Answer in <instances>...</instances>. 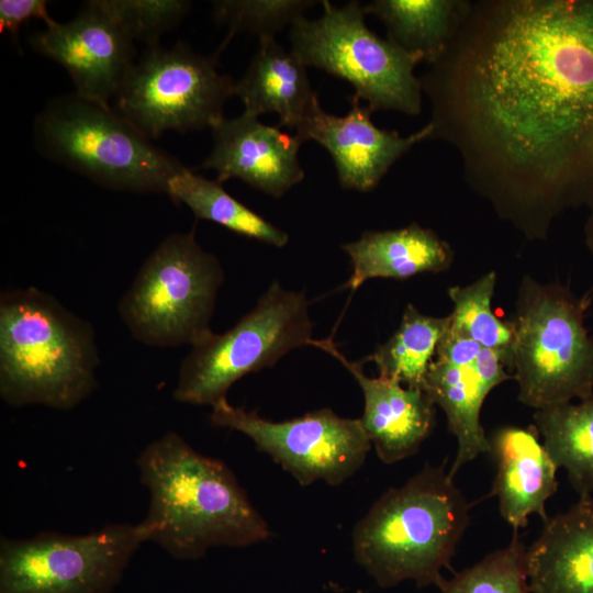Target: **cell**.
<instances>
[{"instance_id": "31", "label": "cell", "mask_w": 593, "mask_h": 593, "mask_svg": "<svg viewBox=\"0 0 593 593\" xmlns=\"http://www.w3.org/2000/svg\"><path fill=\"white\" fill-rule=\"evenodd\" d=\"M481 348L474 340L448 328L437 346L436 357L458 367H471Z\"/></svg>"}, {"instance_id": "9", "label": "cell", "mask_w": 593, "mask_h": 593, "mask_svg": "<svg viewBox=\"0 0 593 593\" xmlns=\"http://www.w3.org/2000/svg\"><path fill=\"white\" fill-rule=\"evenodd\" d=\"M322 5L318 19L302 16L290 26L291 51L306 67L348 81L354 96L373 112L419 114L423 89L414 74L418 61L368 29L360 2L336 7L323 0Z\"/></svg>"}, {"instance_id": "18", "label": "cell", "mask_w": 593, "mask_h": 593, "mask_svg": "<svg viewBox=\"0 0 593 593\" xmlns=\"http://www.w3.org/2000/svg\"><path fill=\"white\" fill-rule=\"evenodd\" d=\"M526 567L532 593H593V496L544 522Z\"/></svg>"}, {"instance_id": "4", "label": "cell", "mask_w": 593, "mask_h": 593, "mask_svg": "<svg viewBox=\"0 0 593 593\" xmlns=\"http://www.w3.org/2000/svg\"><path fill=\"white\" fill-rule=\"evenodd\" d=\"M91 323L34 287L0 296V396L11 406L69 411L97 388Z\"/></svg>"}, {"instance_id": "14", "label": "cell", "mask_w": 593, "mask_h": 593, "mask_svg": "<svg viewBox=\"0 0 593 593\" xmlns=\"http://www.w3.org/2000/svg\"><path fill=\"white\" fill-rule=\"evenodd\" d=\"M350 111L343 116L325 112L315 103L295 131L303 142L313 139L332 156L339 184L347 190H373L390 167L415 144L432 137L429 123L421 130L401 136L385 131L371 121L372 110L350 98Z\"/></svg>"}, {"instance_id": "24", "label": "cell", "mask_w": 593, "mask_h": 593, "mask_svg": "<svg viewBox=\"0 0 593 593\" xmlns=\"http://www.w3.org/2000/svg\"><path fill=\"white\" fill-rule=\"evenodd\" d=\"M172 201L187 205L199 220L214 222L238 235L283 247L289 235L228 194L217 180L183 167L169 181Z\"/></svg>"}, {"instance_id": "22", "label": "cell", "mask_w": 593, "mask_h": 593, "mask_svg": "<svg viewBox=\"0 0 593 593\" xmlns=\"http://www.w3.org/2000/svg\"><path fill=\"white\" fill-rule=\"evenodd\" d=\"M423 390L446 415L447 428L458 444L449 474L479 455L490 451V441L480 421L485 398L491 392L471 367H458L435 359L429 366Z\"/></svg>"}, {"instance_id": "16", "label": "cell", "mask_w": 593, "mask_h": 593, "mask_svg": "<svg viewBox=\"0 0 593 593\" xmlns=\"http://www.w3.org/2000/svg\"><path fill=\"white\" fill-rule=\"evenodd\" d=\"M310 345L337 359L359 384L360 421L379 459L391 465L415 455L435 426V404L425 391L394 379L368 377L361 362L349 360L331 339H313Z\"/></svg>"}, {"instance_id": "7", "label": "cell", "mask_w": 593, "mask_h": 593, "mask_svg": "<svg viewBox=\"0 0 593 593\" xmlns=\"http://www.w3.org/2000/svg\"><path fill=\"white\" fill-rule=\"evenodd\" d=\"M224 279L217 257L200 246L193 230L170 234L139 267L119 302V315L144 345L193 346L212 332Z\"/></svg>"}, {"instance_id": "23", "label": "cell", "mask_w": 593, "mask_h": 593, "mask_svg": "<svg viewBox=\"0 0 593 593\" xmlns=\"http://www.w3.org/2000/svg\"><path fill=\"white\" fill-rule=\"evenodd\" d=\"M535 426L556 466L580 496L593 493V396L536 410Z\"/></svg>"}, {"instance_id": "27", "label": "cell", "mask_w": 593, "mask_h": 593, "mask_svg": "<svg viewBox=\"0 0 593 593\" xmlns=\"http://www.w3.org/2000/svg\"><path fill=\"white\" fill-rule=\"evenodd\" d=\"M527 547L514 533L505 547L488 553L483 559L439 588L440 593H532L526 567Z\"/></svg>"}, {"instance_id": "19", "label": "cell", "mask_w": 593, "mask_h": 593, "mask_svg": "<svg viewBox=\"0 0 593 593\" xmlns=\"http://www.w3.org/2000/svg\"><path fill=\"white\" fill-rule=\"evenodd\" d=\"M353 272L344 288L356 291L372 278L405 280L419 273L447 270L455 257L451 246L433 230L412 223L388 231H366L342 245Z\"/></svg>"}, {"instance_id": "17", "label": "cell", "mask_w": 593, "mask_h": 593, "mask_svg": "<svg viewBox=\"0 0 593 593\" xmlns=\"http://www.w3.org/2000/svg\"><path fill=\"white\" fill-rule=\"evenodd\" d=\"M539 437L535 425L502 426L489 437L496 467L489 495L497 497L500 513L514 533L526 527L533 514L548 518L546 502L558 488V467Z\"/></svg>"}, {"instance_id": "25", "label": "cell", "mask_w": 593, "mask_h": 593, "mask_svg": "<svg viewBox=\"0 0 593 593\" xmlns=\"http://www.w3.org/2000/svg\"><path fill=\"white\" fill-rule=\"evenodd\" d=\"M450 325V316L436 317L407 304L393 335L363 361L373 362L379 376L423 389L437 346Z\"/></svg>"}, {"instance_id": "15", "label": "cell", "mask_w": 593, "mask_h": 593, "mask_svg": "<svg viewBox=\"0 0 593 593\" xmlns=\"http://www.w3.org/2000/svg\"><path fill=\"white\" fill-rule=\"evenodd\" d=\"M258 118L244 111L213 126V147L199 168L215 170L220 183L236 178L280 199L304 178L298 158L303 139Z\"/></svg>"}, {"instance_id": "1", "label": "cell", "mask_w": 593, "mask_h": 593, "mask_svg": "<svg viewBox=\"0 0 593 593\" xmlns=\"http://www.w3.org/2000/svg\"><path fill=\"white\" fill-rule=\"evenodd\" d=\"M432 139L527 239L593 209V0H480L422 76Z\"/></svg>"}, {"instance_id": "28", "label": "cell", "mask_w": 593, "mask_h": 593, "mask_svg": "<svg viewBox=\"0 0 593 593\" xmlns=\"http://www.w3.org/2000/svg\"><path fill=\"white\" fill-rule=\"evenodd\" d=\"M312 0H221L213 2V16L225 24L228 33L220 46L219 54L238 33L248 31L259 38L275 37L287 25H292L314 5Z\"/></svg>"}, {"instance_id": "2", "label": "cell", "mask_w": 593, "mask_h": 593, "mask_svg": "<svg viewBox=\"0 0 593 593\" xmlns=\"http://www.w3.org/2000/svg\"><path fill=\"white\" fill-rule=\"evenodd\" d=\"M136 465L149 492L142 521L154 541L178 560H197L213 547H245L266 540L267 522L233 471L167 432L148 444Z\"/></svg>"}, {"instance_id": "8", "label": "cell", "mask_w": 593, "mask_h": 593, "mask_svg": "<svg viewBox=\"0 0 593 593\" xmlns=\"http://www.w3.org/2000/svg\"><path fill=\"white\" fill-rule=\"evenodd\" d=\"M304 291L275 280L255 306L223 334L211 332L181 361L176 401L213 407L248 373L272 367L289 351L310 345L313 323Z\"/></svg>"}, {"instance_id": "12", "label": "cell", "mask_w": 593, "mask_h": 593, "mask_svg": "<svg viewBox=\"0 0 593 593\" xmlns=\"http://www.w3.org/2000/svg\"><path fill=\"white\" fill-rule=\"evenodd\" d=\"M210 421L246 435L301 485L342 484L361 468L371 449L360 418L342 417L331 409L272 422L224 400L212 407Z\"/></svg>"}, {"instance_id": "20", "label": "cell", "mask_w": 593, "mask_h": 593, "mask_svg": "<svg viewBox=\"0 0 593 593\" xmlns=\"http://www.w3.org/2000/svg\"><path fill=\"white\" fill-rule=\"evenodd\" d=\"M244 111L256 115L276 113L279 126L296 131L318 102L312 90L306 66L275 37L259 38V46L242 76L235 81Z\"/></svg>"}, {"instance_id": "21", "label": "cell", "mask_w": 593, "mask_h": 593, "mask_svg": "<svg viewBox=\"0 0 593 593\" xmlns=\"http://www.w3.org/2000/svg\"><path fill=\"white\" fill-rule=\"evenodd\" d=\"M468 0H374L362 5L365 14L379 19L388 40L418 63H436L463 22Z\"/></svg>"}, {"instance_id": "30", "label": "cell", "mask_w": 593, "mask_h": 593, "mask_svg": "<svg viewBox=\"0 0 593 593\" xmlns=\"http://www.w3.org/2000/svg\"><path fill=\"white\" fill-rule=\"evenodd\" d=\"M40 19L46 26L55 20L48 13L45 0H1L0 1V31H7L16 42L21 25L31 20Z\"/></svg>"}, {"instance_id": "3", "label": "cell", "mask_w": 593, "mask_h": 593, "mask_svg": "<svg viewBox=\"0 0 593 593\" xmlns=\"http://www.w3.org/2000/svg\"><path fill=\"white\" fill-rule=\"evenodd\" d=\"M471 505L445 462L426 463L402 486L385 491L356 524L355 559L383 589L407 580L439 589L469 525Z\"/></svg>"}, {"instance_id": "10", "label": "cell", "mask_w": 593, "mask_h": 593, "mask_svg": "<svg viewBox=\"0 0 593 593\" xmlns=\"http://www.w3.org/2000/svg\"><path fill=\"white\" fill-rule=\"evenodd\" d=\"M187 43L149 46L134 61L115 94L114 109L147 137L167 131L212 128L224 119L235 81Z\"/></svg>"}, {"instance_id": "5", "label": "cell", "mask_w": 593, "mask_h": 593, "mask_svg": "<svg viewBox=\"0 0 593 593\" xmlns=\"http://www.w3.org/2000/svg\"><path fill=\"white\" fill-rule=\"evenodd\" d=\"M32 134L42 156L116 191L167 194L184 167L114 108L76 93L48 101Z\"/></svg>"}, {"instance_id": "29", "label": "cell", "mask_w": 593, "mask_h": 593, "mask_svg": "<svg viewBox=\"0 0 593 593\" xmlns=\"http://www.w3.org/2000/svg\"><path fill=\"white\" fill-rule=\"evenodd\" d=\"M134 42L158 45L159 37L177 26L189 13L184 0H96Z\"/></svg>"}, {"instance_id": "26", "label": "cell", "mask_w": 593, "mask_h": 593, "mask_svg": "<svg viewBox=\"0 0 593 593\" xmlns=\"http://www.w3.org/2000/svg\"><path fill=\"white\" fill-rule=\"evenodd\" d=\"M495 283V271H489L471 284L449 288L448 295L454 305L449 328L497 351L512 370L514 324L512 320H502L492 310Z\"/></svg>"}, {"instance_id": "13", "label": "cell", "mask_w": 593, "mask_h": 593, "mask_svg": "<svg viewBox=\"0 0 593 593\" xmlns=\"http://www.w3.org/2000/svg\"><path fill=\"white\" fill-rule=\"evenodd\" d=\"M30 43L65 68L76 94L107 105L135 61L133 41L96 0L70 21H55L34 34Z\"/></svg>"}, {"instance_id": "6", "label": "cell", "mask_w": 593, "mask_h": 593, "mask_svg": "<svg viewBox=\"0 0 593 593\" xmlns=\"http://www.w3.org/2000/svg\"><path fill=\"white\" fill-rule=\"evenodd\" d=\"M588 307L569 288L525 276L518 287L512 370L518 400L540 410L593 396V339Z\"/></svg>"}, {"instance_id": "32", "label": "cell", "mask_w": 593, "mask_h": 593, "mask_svg": "<svg viewBox=\"0 0 593 593\" xmlns=\"http://www.w3.org/2000/svg\"><path fill=\"white\" fill-rule=\"evenodd\" d=\"M590 211L591 213L584 226V234H585L586 246L593 256V209ZM592 299H593V284L591 289L581 298V301L586 307H589Z\"/></svg>"}, {"instance_id": "11", "label": "cell", "mask_w": 593, "mask_h": 593, "mask_svg": "<svg viewBox=\"0 0 593 593\" xmlns=\"http://www.w3.org/2000/svg\"><path fill=\"white\" fill-rule=\"evenodd\" d=\"M148 533L110 524L85 535L43 532L0 540V593H111Z\"/></svg>"}]
</instances>
